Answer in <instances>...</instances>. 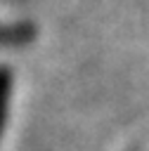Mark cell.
Instances as JSON below:
<instances>
[{"mask_svg":"<svg viewBox=\"0 0 149 151\" xmlns=\"http://www.w3.org/2000/svg\"><path fill=\"white\" fill-rule=\"evenodd\" d=\"M33 38L28 24H0V45H19Z\"/></svg>","mask_w":149,"mask_h":151,"instance_id":"cell-1","label":"cell"},{"mask_svg":"<svg viewBox=\"0 0 149 151\" xmlns=\"http://www.w3.org/2000/svg\"><path fill=\"white\" fill-rule=\"evenodd\" d=\"M9 83L12 76L7 68H0V132L5 125V116H7V99H9Z\"/></svg>","mask_w":149,"mask_h":151,"instance_id":"cell-2","label":"cell"}]
</instances>
